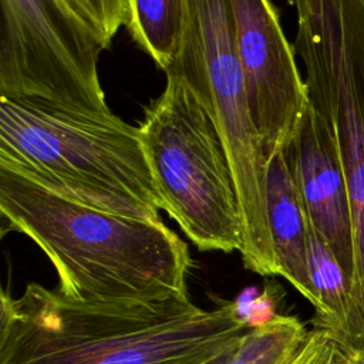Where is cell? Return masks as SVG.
I'll list each match as a JSON object with an SVG mask.
<instances>
[{"mask_svg":"<svg viewBox=\"0 0 364 364\" xmlns=\"http://www.w3.org/2000/svg\"><path fill=\"white\" fill-rule=\"evenodd\" d=\"M249 326L232 301L92 303L28 283L0 294V364H212Z\"/></svg>","mask_w":364,"mask_h":364,"instance_id":"1","label":"cell"},{"mask_svg":"<svg viewBox=\"0 0 364 364\" xmlns=\"http://www.w3.org/2000/svg\"><path fill=\"white\" fill-rule=\"evenodd\" d=\"M0 212L30 237L80 301L155 303L189 297L191 255L162 220L85 206L0 168Z\"/></svg>","mask_w":364,"mask_h":364,"instance_id":"2","label":"cell"},{"mask_svg":"<svg viewBox=\"0 0 364 364\" xmlns=\"http://www.w3.org/2000/svg\"><path fill=\"white\" fill-rule=\"evenodd\" d=\"M0 168L85 206L162 220L139 128L111 109L0 98Z\"/></svg>","mask_w":364,"mask_h":364,"instance_id":"3","label":"cell"},{"mask_svg":"<svg viewBox=\"0 0 364 364\" xmlns=\"http://www.w3.org/2000/svg\"><path fill=\"white\" fill-rule=\"evenodd\" d=\"M310 105L334 135L353 223V279L338 338L364 355V0H289Z\"/></svg>","mask_w":364,"mask_h":364,"instance_id":"4","label":"cell"},{"mask_svg":"<svg viewBox=\"0 0 364 364\" xmlns=\"http://www.w3.org/2000/svg\"><path fill=\"white\" fill-rule=\"evenodd\" d=\"M138 128L161 210L199 250H240L232 164L216 124L193 92L166 75Z\"/></svg>","mask_w":364,"mask_h":364,"instance_id":"5","label":"cell"},{"mask_svg":"<svg viewBox=\"0 0 364 364\" xmlns=\"http://www.w3.org/2000/svg\"><path fill=\"white\" fill-rule=\"evenodd\" d=\"M178 53L165 70L181 80L216 124L228 151L239 198L243 266L267 276L269 245L264 213L266 162L247 112L235 47L229 0H183Z\"/></svg>","mask_w":364,"mask_h":364,"instance_id":"6","label":"cell"},{"mask_svg":"<svg viewBox=\"0 0 364 364\" xmlns=\"http://www.w3.org/2000/svg\"><path fill=\"white\" fill-rule=\"evenodd\" d=\"M0 98L105 111V43L63 0H0Z\"/></svg>","mask_w":364,"mask_h":364,"instance_id":"7","label":"cell"},{"mask_svg":"<svg viewBox=\"0 0 364 364\" xmlns=\"http://www.w3.org/2000/svg\"><path fill=\"white\" fill-rule=\"evenodd\" d=\"M249 119L267 162L294 132L309 105L293 44L270 0H229Z\"/></svg>","mask_w":364,"mask_h":364,"instance_id":"8","label":"cell"},{"mask_svg":"<svg viewBox=\"0 0 364 364\" xmlns=\"http://www.w3.org/2000/svg\"><path fill=\"white\" fill-rule=\"evenodd\" d=\"M282 152L297 186L309 223L353 279V223L347 181L327 121L310 105Z\"/></svg>","mask_w":364,"mask_h":364,"instance_id":"9","label":"cell"},{"mask_svg":"<svg viewBox=\"0 0 364 364\" xmlns=\"http://www.w3.org/2000/svg\"><path fill=\"white\" fill-rule=\"evenodd\" d=\"M264 213L269 245L267 276L284 279L314 306L316 297L307 262L309 219L282 149L266 166Z\"/></svg>","mask_w":364,"mask_h":364,"instance_id":"10","label":"cell"},{"mask_svg":"<svg viewBox=\"0 0 364 364\" xmlns=\"http://www.w3.org/2000/svg\"><path fill=\"white\" fill-rule=\"evenodd\" d=\"M309 274L316 303V328L337 336L344 327L350 303V280L338 260L309 223L307 235Z\"/></svg>","mask_w":364,"mask_h":364,"instance_id":"11","label":"cell"},{"mask_svg":"<svg viewBox=\"0 0 364 364\" xmlns=\"http://www.w3.org/2000/svg\"><path fill=\"white\" fill-rule=\"evenodd\" d=\"M183 17V0H127L128 31L162 70L176 57Z\"/></svg>","mask_w":364,"mask_h":364,"instance_id":"12","label":"cell"},{"mask_svg":"<svg viewBox=\"0 0 364 364\" xmlns=\"http://www.w3.org/2000/svg\"><path fill=\"white\" fill-rule=\"evenodd\" d=\"M306 334L297 317L273 314L250 324L223 364H286Z\"/></svg>","mask_w":364,"mask_h":364,"instance_id":"13","label":"cell"},{"mask_svg":"<svg viewBox=\"0 0 364 364\" xmlns=\"http://www.w3.org/2000/svg\"><path fill=\"white\" fill-rule=\"evenodd\" d=\"M108 47L118 28L125 24L127 0H63Z\"/></svg>","mask_w":364,"mask_h":364,"instance_id":"14","label":"cell"},{"mask_svg":"<svg viewBox=\"0 0 364 364\" xmlns=\"http://www.w3.org/2000/svg\"><path fill=\"white\" fill-rule=\"evenodd\" d=\"M286 364H364V358L353 354L330 333L314 328L307 331Z\"/></svg>","mask_w":364,"mask_h":364,"instance_id":"15","label":"cell"},{"mask_svg":"<svg viewBox=\"0 0 364 364\" xmlns=\"http://www.w3.org/2000/svg\"><path fill=\"white\" fill-rule=\"evenodd\" d=\"M233 350H235V348H233ZM233 350H232V351H233ZM232 351H230V353H232ZM230 353H229V354H226V355H223V357H220V358H218V360H216V361H213L212 364H223V363H225V360L230 355Z\"/></svg>","mask_w":364,"mask_h":364,"instance_id":"16","label":"cell"}]
</instances>
